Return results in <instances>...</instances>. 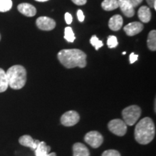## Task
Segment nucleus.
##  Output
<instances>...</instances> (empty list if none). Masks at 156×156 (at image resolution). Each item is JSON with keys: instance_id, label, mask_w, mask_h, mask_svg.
<instances>
[{"instance_id": "16", "label": "nucleus", "mask_w": 156, "mask_h": 156, "mask_svg": "<svg viewBox=\"0 0 156 156\" xmlns=\"http://www.w3.org/2000/svg\"><path fill=\"white\" fill-rule=\"evenodd\" d=\"M51 147L46 145L45 142H40L38 144V147L35 150V153L36 156H46L47 154L49 153Z\"/></svg>"}, {"instance_id": "1", "label": "nucleus", "mask_w": 156, "mask_h": 156, "mask_svg": "<svg viewBox=\"0 0 156 156\" xmlns=\"http://www.w3.org/2000/svg\"><path fill=\"white\" fill-rule=\"evenodd\" d=\"M58 61L67 69L75 67L84 68L87 65V56L83 51L73 48L63 49L57 54Z\"/></svg>"}, {"instance_id": "6", "label": "nucleus", "mask_w": 156, "mask_h": 156, "mask_svg": "<svg viewBox=\"0 0 156 156\" xmlns=\"http://www.w3.org/2000/svg\"><path fill=\"white\" fill-rule=\"evenodd\" d=\"M85 141L93 148H98L102 145L103 137L101 133L96 131L89 132L85 136Z\"/></svg>"}, {"instance_id": "17", "label": "nucleus", "mask_w": 156, "mask_h": 156, "mask_svg": "<svg viewBox=\"0 0 156 156\" xmlns=\"http://www.w3.org/2000/svg\"><path fill=\"white\" fill-rule=\"evenodd\" d=\"M101 7L106 11H112L119 7L118 0H104L101 3Z\"/></svg>"}, {"instance_id": "2", "label": "nucleus", "mask_w": 156, "mask_h": 156, "mask_svg": "<svg viewBox=\"0 0 156 156\" xmlns=\"http://www.w3.org/2000/svg\"><path fill=\"white\" fill-rule=\"evenodd\" d=\"M155 124L149 117H145L140 120L134 129V138L141 145H147L150 143L155 137Z\"/></svg>"}, {"instance_id": "23", "label": "nucleus", "mask_w": 156, "mask_h": 156, "mask_svg": "<svg viewBox=\"0 0 156 156\" xmlns=\"http://www.w3.org/2000/svg\"><path fill=\"white\" fill-rule=\"evenodd\" d=\"M107 46L109 48H116L118 46V40L114 36H109L107 40Z\"/></svg>"}, {"instance_id": "22", "label": "nucleus", "mask_w": 156, "mask_h": 156, "mask_svg": "<svg viewBox=\"0 0 156 156\" xmlns=\"http://www.w3.org/2000/svg\"><path fill=\"white\" fill-rule=\"evenodd\" d=\"M90 42L91 45H92L93 47L95 48V50H98L99 48H101L103 46V42L101 41V40H99V39L98 38V37L96 36H95V35L91 37Z\"/></svg>"}, {"instance_id": "4", "label": "nucleus", "mask_w": 156, "mask_h": 156, "mask_svg": "<svg viewBox=\"0 0 156 156\" xmlns=\"http://www.w3.org/2000/svg\"><path fill=\"white\" fill-rule=\"evenodd\" d=\"M142 110L138 106L132 105V106L126 107L123 110L122 116L124 122L126 125L132 126L139 119L141 116Z\"/></svg>"}, {"instance_id": "13", "label": "nucleus", "mask_w": 156, "mask_h": 156, "mask_svg": "<svg viewBox=\"0 0 156 156\" xmlns=\"http://www.w3.org/2000/svg\"><path fill=\"white\" fill-rule=\"evenodd\" d=\"M137 14L138 17L142 23H147L151 21L152 13L150 7H147V6H142L140 7L138 10Z\"/></svg>"}, {"instance_id": "8", "label": "nucleus", "mask_w": 156, "mask_h": 156, "mask_svg": "<svg viewBox=\"0 0 156 156\" xmlns=\"http://www.w3.org/2000/svg\"><path fill=\"white\" fill-rule=\"evenodd\" d=\"M37 27L42 30H51L56 27V22L50 17L41 16L36 20Z\"/></svg>"}, {"instance_id": "27", "label": "nucleus", "mask_w": 156, "mask_h": 156, "mask_svg": "<svg viewBox=\"0 0 156 156\" xmlns=\"http://www.w3.org/2000/svg\"><path fill=\"white\" fill-rule=\"evenodd\" d=\"M65 21L69 25L71 24L72 22H73V16H72V15L70 13H65Z\"/></svg>"}, {"instance_id": "21", "label": "nucleus", "mask_w": 156, "mask_h": 156, "mask_svg": "<svg viewBox=\"0 0 156 156\" xmlns=\"http://www.w3.org/2000/svg\"><path fill=\"white\" fill-rule=\"evenodd\" d=\"M64 38L69 43H73L75 40V36L74 34L73 28L67 27L64 29Z\"/></svg>"}, {"instance_id": "18", "label": "nucleus", "mask_w": 156, "mask_h": 156, "mask_svg": "<svg viewBox=\"0 0 156 156\" xmlns=\"http://www.w3.org/2000/svg\"><path fill=\"white\" fill-rule=\"evenodd\" d=\"M8 87V80H7L5 71L2 68H0V93L5 92L7 90Z\"/></svg>"}, {"instance_id": "3", "label": "nucleus", "mask_w": 156, "mask_h": 156, "mask_svg": "<svg viewBox=\"0 0 156 156\" xmlns=\"http://www.w3.org/2000/svg\"><path fill=\"white\" fill-rule=\"evenodd\" d=\"M9 86L14 90H20L25 86L27 80V72L21 65H14L6 73Z\"/></svg>"}, {"instance_id": "32", "label": "nucleus", "mask_w": 156, "mask_h": 156, "mask_svg": "<svg viewBox=\"0 0 156 156\" xmlns=\"http://www.w3.org/2000/svg\"><path fill=\"white\" fill-rule=\"evenodd\" d=\"M37 2H47L48 0H36Z\"/></svg>"}, {"instance_id": "7", "label": "nucleus", "mask_w": 156, "mask_h": 156, "mask_svg": "<svg viewBox=\"0 0 156 156\" xmlns=\"http://www.w3.org/2000/svg\"><path fill=\"white\" fill-rule=\"evenodd\" d=\"M80 121V116L75 111H69L64 113L61 117V123L65 126H73Z\"/></svg>"}, {"instance_id": "20", "label": "nucleus", "mask_w": 156, "mask_h": 156, "mask_svg": "<svg viewBox=\"0 0 156 156\" xmlns=\"http://www.w3.org/2000/svg\"><path fill=\"white\" fill-rule=\"evenodd\" d=\"M12 7V0H0V12H5L10 10Z\"/></svg>"}, {"instance_id": "12", "label": "nucleus", "mask_w": 156, "mask_h": 156, "mask_svg": "<svg viewBox=\"0 0 156 156\" xmlns=\"http://www.w3.org/2000/svg\"><path fill=\"white\" fill-rule=\"evenodd\" d=\"M19 142L21 145L28 147L33 151H35L40 143L39 140H34L30 135H23L19 138Z\"/></svg>"}, {"instance_id": "26", "label": "nucleus", "mask_w": 156, "mask_h": 156, "mask_svg": "<svg viewBox=\"0 0 156 156\" xmlns=\"http://www.w3.org/2000/svg\"><path fill=\"white\" fill-rule=\"evenodd\" d=\"M77 15L78 20H79L80 23L83 22L84 20H85V15H84L83 11H82L81 9H78Z\"/></svg>"}, {"instance_id": "14", "label": "nucleus", "mask_w": 156, "mask_h": 156, "mask_svg": "<svg viewBox=\"0 0 156 156\" xmlns=\"http://www.w3.org/2000/svg\"><path fill=\"white\" fill-rule=\"evenodd\" d=\"M123 25V18L119 15H116L112 17L108 21V27L112 30L117 31L122 28Z\"/></svg>"}, {"instance_id": "24", "label": "nucleus", "mask_w": 156, "mask_h": 156, "mask_svg": "<svg viewBox=\"0 0 156 156\" xmlns=\"http://www.w3.org/2000/svg\"><path fill=\"white\" fill-rule=\"evenodd\" d=\"M102 156H121V154L115 150H108L103 152Z\"/></svg>"}, {"instance_id": "34", "label": "nucleus", "mask_w": 156, "mask_h": 156, "mask_svg": "<svg viewBox=\"0 0 156 156\" xmlns=\"http://www.w3.org/2000/svg\"><path fill=\"white\" fill-rule=\"evenodd\" d=\"M0 41H1V35H0Z\"/></svg>"}, {"instance_id": "28", "label": "nucleus", "mask_w": 156, "mask_h": 156, "mask_svg": "<svg viewBox=\"0 0 156 156\" xmlns=\"http://www.w3.org/2000/svg\"><path fill=\"white\" fill-rule=\"evenodd\" d=\"M138 59V55L134 53H132L129 56V61L130 64H133Z\"/></svg>"}, {"instance_id": "31", "label": "nucleus", "mask_w": 156, "mask_h": 156, "mask_svg": "<svg viewBox=\"0 0 156 156\" xmlns=\"http://www.w3.org/2000/svg\"><path fill=\"white\" fill-rule=\"evenodd\" d=\"M46 156H56L55 153H48Z\"/></svg>"}, {"instance_id": "30", "label": "nucleus", "mask_w": 156, "mask_h": 156, "mask_svg": "<svg viewBox=\"0 0 156 156\" xmlns=\"http://www.w3.org/2000/svg\"><path fill=\"white\" fill-rule=\"evenodd\" d=\"M155 1L156 0H146V2H147L148 5L150 6V7H153L154 2H155Z\"/></svg>"}, {"instance_id": "15", "label": "nucleus", "mask_w": 156, "mask_h": 156, "mask_svg": "<svg viewBox=\"0 0 156 156\" xmlns=\"http://www.w3.org/2000/svg\"><path fill=\"white\" fill-rule=\"evenodd\" d=\"M73 156H90L88 148L80 142L73 145Z\"/></svg>"}, {"instance_id": "10", "label": "nucleus", "mask_w": 156, "mask_h": 156, "mask_svg": "<svg viewBox=\"0 0 156 156\" xmlns=\"http://www.w3.org/2000/svg\"><path fill=\"white\" fill-rule=\"evenodd\" d=\"M17 9L21 14L26 17H34L36 14V8L32 5L28 3L20 4L17 6Z\"/></svg>"}, {"instance_id": "33", "label": "nucleus", "mask_w": 156, "mask_h": 156, "mask_svg": "<svg viewBox=\"0 0 156 156\" xmlns=\"http://www.w3.org/2000/svg\"><path fill=\"white\" fill-rule=\"evenodd\" d=\"M122 54H124H124H126V52H123Z\"/></svg>"}, {"instance_id": "5", "label": "nucleus", "mask_w": 156, "mask_h": 156, "mask_svg": "<svg viewBox=\"0 0 156 156\" xmlns=\"http://www.w3.org/2000/svg\"><path fill=\"white\" fill-rule=\"evenodd\" d=\"M108 129L117 136H124L127 130V125L122 119L112 120L108 124Z\"/></svg>"}, {"instance_id": "19", "label": "nucleus", "mask_w": 156, "mask_h": 156, "mask_svg": "<svg viewBox=\"0 0 156 156\" xmlns=\"http://www.w3.org/2000/svg\"><path fill=\"white\" fill-rule=\"evenodd\" d=\"M147 44L148 48L152 51H155L156 50V31L155 30H151L149 33Z\"/></svg>"}, {"instance_id": "29", "label": "nucleus", "mask_w": 156, "mask_h": 156, "mask_svg": "<svg viewBox=\"0 0 156 156\" xmlns=\"http://www.w3.org/2000/svg\"><path fill=\"white\" fill-rule=\"evenodd\" d=\"M72 2H73L74 4H75V5L82 6L86 4L87 0H72Z\"/></svg>"}, {"instance_id": "25", "label": "nucleus", "mask_w": 156, "mask_h": 156, "mask_svg": "<svg viewBox=\"0 0 156 156\" xmlns=\"http://www.w3.org/2000/svg\"><path fill=\"white\" fill-rule=\"evenodd\" d=\"M142 1L143 0H128L129 2L131 4L134 8H135L138 5H140L142 2Z\"/></svg>"}, {"instance_id": "9", "label": "nucleus", "mask_w": 156, "mask_h": 156, "mask_svg": "<svg viewBox=\"0 0 156 156\" xmlns=\"http://www.w3.org/2000/svg\"><path fill=\"white\" fill-rule=\"evenodd\" d=\"M143 25L140 22H132L129 23L124 27V30L126 34L129 36H133L135 35L140 34L143 30Z\"/></svg>"}, {"instance_id": "11", "label": "nucleus", "mask_w": 156, "mask_h": 156, "mask_svg": "<svg viewBox=\"0 0 156 156\" xmlns=\"http://www.w3.org/2000/svg\"><path fill=\"white\" fill-rule=\"evenodd\" d=\"M119 7L122 13L127 17H132L134 15V8L128 2V0H118Z\"/></svg>"}]
</instances>
